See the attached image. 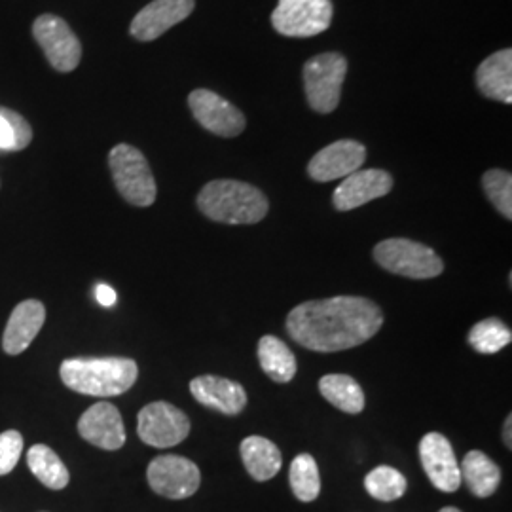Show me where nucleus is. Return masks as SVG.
I'll use <instances>...</instances> for the list:
<instances>
[{
  "mask_svg": "<svg viewBox=\"0 0 512 512\" xmlns=\"http://www.w3.org/2000/svg\"><path fill=\"white\" fill-rule=\"evenodd\" d=\"M384 325V311L363 296H332L296 306L287 315V332L296 344L317 353H334L368 342Z\"/></svg>",
  "mask_w": 512,
  "mask_h": 512,
  "instance_id": "1",
  "label": "nucleus"
},
{
  "mask_svg": "<svg viewBox=\"0 0 512 512\" xmlns=\"http://www.w3.org/2000/svg\"><path fill=\"white\" fill-rule=\"evenodd\" d=\"M59 376L80 395L118 397L137 382L139 368L128 357H74L61 363Z\"/></svg>",
  "mask_w": 512,
  "mask_h": 512,
  "instance_id": "2",
  "label": "nucleus"
},
{
  "mask_svg": "<svg viewBox=\"0 0 512 512\" xmlns=\"http://www.w3.org/2000/svg\"><path fill=\"white\" fill-rule=\"evenodd\" d=\"M198 207L207 219L222 224H256L268 215V198L253 184L219 179L205 184Z\"/></svg>",
  "mask_w": 512,
  "mask_h": 512,
  "instance_id": "3",
  "label": "nucleus"
},
{
  "mask_svg": "<svg viewBox=\"0 0 512 512\" xmlns=\"http://www.w3.org/2000/svg\"><path fill=\"white\" fill-rule=\"evenodd\" d=\"M110 173L120 196L137 207L156 202V181L147 158L131 145H116L109 154Z\"/></svg>",
  "mask_w": 512,
  "mask_h": 512,
  "instance_id": "4",
  "label": "nucleus"
},
{
  "mask_svg": "<svg viewBox=\"0 0 512 512\" xmlns=\"http://www.w3.org/2000/svg\"><path fill=\"white\" fill-rule=\"evenodd\" d=\"M374 260L391 274L408 279H433L444 272V262L431 247L412 239L393 238L374 247Z\"/></svg>",
  "mask_w": 512,
  "mask_h": 512,
  "instance_id": "5",
  "label": "nucleus"
},
{
  "mask_svg": "<svg viewBox=\"0 0 512 512\" xmlns=\"http://www.w3.org/2000/svg\"><path fill=\"white\" fill-rule=\"evenodd\" d=\"M346 74L348 59L344 55L327 52L311 57L304 65V88L311 109L321 114L336 110Z\"/></svg>",
  "mask_w": 512,
  "mask_h": 512,
  "instance_id": "6",
  "label": "nucleus"
},
{
  "mask_svg": "<svg viewBox=\"0 0 512 512\" xmlns=\"http://www.w3.org/2000/svg\"><path fill=\"white\" fill-rule=\"evenodd\" d=\"M332 14L330 0H279L272 25L283 37H315L329 29Z\"/></svg>",
  "mask_w": 512,
  "mask_h": 512,
  "instance_id": "7",
  "label": "nucleus"
},
{
  "mask_svg": "<svg viewBox=\"0 0 512 512\" xmlns=\"http://www.w3.org/2000/svg\"><path fill=\"white\" fill-rule=\"evenodd\" d=\"M33 37L50 65L59 73H71L82 59V44L65 19L42 14L33 23Z\"/></svg>",
  "mask_w": 512,
  "mask_h": 512,
  "instance_id": "8",
  "label": "nucleus"
},
{
  "mask_svg": "<svg viewBox=\"0 0 512 512\" xmlns=\"http://www.w3.org/2000/svg\"><path fill=\"white\" fill-rule=\"evenodd\" d=\"M137 435L148 446L171 448L190 435V420L177 406L156 401L139 412Z\"/></svg>",
  "mask_w": 512,
  "mask_h": 512,
  "instance_id": "9",
  "label": "nucleus"
},
{
  "mask_svg": "<svg viewBox=\"0 0 512 512\" xmlns=\"http://www.w3.org/2000/svg\"><path fill=\"white\" fill-rule=\"evenodd\" d=\"M150 488L167 499H186L198 492L202 473L198 465L183 456H158L147 469Z\"/></svg>",
  "mask_w": 512,
  "mask_h": 512,
  "instance_id": "10",
  "label": "nucleus"
},
{
  "mask_svg": "<svg viewBox=\"0 0 512 512\" xmlns=\"http://www.w3.org/2000/svg\"><path fill=\"white\" fill-rule=\"evenodd\" d=\"M188 105L198 124L213 135L238 137L247 126L243 112L211 90H194L188 95Z\"/></svg>",
  "mask_w": 512,
  "mask_h": 512,
  "instance_id": "11",
  "label": "nucleus"
},
{
  "mask_svg": "<svg viewBox=\"0 0 512 512\" xmlns=\"http://www.w3.org/2000/svg\"><path fill=\"white\" fill-rule=\"evenodd\" d=\"M420 459L423 471L431 484L444 492L454 494L461 484V471H459L456 452L440 433H427L420 442Z\"/></svg>",
  "mask_w": 512,
  "mask_h": 512,
  "instance_id": "12",
  "label": "nucleus"
},
{
  "mask_svg": "<svg viewBox=\"0 0 512 512\" xmlns=\"http://www.w3.org/2000/svg\"><path fill=\"white\" fill-rule=\"evenodd\" d=\"M366 147L359 141L344 139L336 141L329 147L319 150L310 164L308 175L317 183H330L338 179H346L351 173L359 171V167L365 164Z\"/></svg>",
  "mask_w": 512,
  "mask_h": 512,
  "instance_id": "13",
  "label": "nucleus"
},
{
  "mask_svg": "<svg viewBox=\"0 0 512 512\" xmlns=\"http://www.w3.org/2000/svg\"><path fill=\"white\" fill-rule=\"evenodd\" d=\"M80 437L101 450H120L126 444V427L114 404L95 403L78 420Z\"/></svg>",
  "mask_w": 512,
  "mask_h": 512,
  "instance_id": "14",
  "label": "nucleus"
},
{
  "mask_svg": "<svg viewBox=\"0 0 512 512\" xmlns=\"http://www.w3.org/2000/svg\"><path fill=\"white\" fill-rule=\"evenodd\" d=\"M194 8V0H154L133 18L129 33L141 42L156 40L188 18Z\"/></svg>",
  "mask_w": 512,
  "mask_h": 512,
  "instance_id": "15",
  "label": "nucleus"
},
{
  "mask_svg": "<svg viewBox=\"0 0 512 512\" xmlns=\"http://www.w3.org/2000/svg\"><path fill=\"white\" fill-rule=\"evenodd\" d=\"M393 188V177L384 169H361L351 173L334 190L332 203L338 211H353L368 202L384 198Z\"/></svg>",
  "mask_w": 512,
  "mask_h": 512,
  "instance_id": "16",
  "label": "nucleus"
},
{
  "mask_svg": "<svg viewBox=\"0 0 512 512\" xmlns=\"http://www.w3.org/2000/svg\"><path fill=\"white\" fill-rule=\"evenodd\" d=\"M190 393L198 403L226 416H238L247 406L243 385L220 376H198L190 382Z\"/></svg>",
  "mask_w": 512,
  "mask_h": 512,
  "instance_id": "17",
  "label": "nucleus"
},
{
  "mask_svg": "<svg viewBox=\"0 0 512 512\" xmlns=\"http://www.w3.org/2000/svg\"><path fill=\"white\" fill-rule=\"evenodd\" d=\"M46 308L38 300H25L18 304L4 330L2 348L8 355H19L33 344L38 332L44 327Z\"/></svg>",
  "mask_w": 512,
  "mask_h": 512,
  "instance_id": "18",
  "label": "nucleus"
},
{
  "mask_svg": "<svg viewBox=\"0 0 512 512\" xmlns=\"http://www.w3.org/2000/svg\"><path fill=\"white\" fill-rule=\"evenodd\" d=\"M476 86L482 95L499 101L512 103V50H501L486 57L476 69Z\"/></svg>",
  "mask_w": 512,
  "mask_h": 512,
  "instance_id": "19",
  "label": "nucleus"
},
{
  "mask_svg": "<svg viewBox=\"0 0 512 512\" xmlns=\"http://www.w3.org/2000/svg\"><path fill=\"white\" fill-rule=\"evenodd\" d=\"M239 452L247 473L258 482L272 480L281 471L283 458L272 440L256 437V435L247 437L241 442Z\"/></svg>",
  "mask_w": 512,
  "mask_h": 512,
  "instance_id": "20",
  "label": "nucleus"
},
{
  "mask_svg": "<svg viewBox=\"0 0 512 512\" xmlns=\"http://www.w3.org/2000/svg\"><path fill=\"white\" fill-rule=\"evenodd\" d=\"M461 480H465L469 492L486 499L494 495L501 482V469L494 459L488 458L484 452L473 450L461 461Z\"/></svg>",
  "mask_w": 512,
  "mask_h": 512,
  "instance_id": "21",
  "label": "nucleus"
},
{
  "mask_svg": "<svg viewBox=\"0 0 512 512\" xmlns=\"http://www.w3.org/2000/svg\"><path fill=\"white\" fill-rule=\"evenodd\" d=\"M258 363L277 382L287 384L296 376V357L289 346L277 336H262L258 342Z\"/></svg>",
  "mask_w": 512,
  "mask_h": 512,
  "instance_id": "22",
  "label": "nucleus"
},
{
  "mask_svg": "<svg viewBox=\"0 0 512 512\" xmlns=\"http://www.w3.org/2000/svg\"><path fill=\"white\" fill-rule=\"evenodd\" d=\"M319 391L332 406L346 414H361L365 410V391L351 376L327 374L319 380Z\"/></svg>",
  "mask_w": 512,
  "mask_h": 512,
  "instance_id": "23",
  "label": "nucleus"
},
{
  "mask_svg": "<svg viewBox=\"0 0 512 512\" xmlns=\"http://www.w3.org/2000/svg\"><path fill=\"white\" fill-rule=\"evenodd\" d=\"M27 465L31 473L50 490H63L71 480L65 463L46 444L31 446L27 452Z\"/></svg>",
  "mask_w": 512,
  "mask_h": 512,
  "instance_id": "24",
  "label": "nucleus"
},
{
  "mask_svg": "<svg viewBox=\"0 0 512 512\" xmlns=\"http://www.w3.org/2000/svg\"><path fill=\"white\" fill-rule=\"evenodd\" d=\"M289 482L293 488V494L302 503H311L319 497L321 492V478L317 461L310 454H300L293 459Z\"/></svg>",
  "mask_w": 512,
  "mask_h": 512,
  "instance_id": "25",
  "label": "nucleus"
},
{
  "mask_svg": "<svg viewBox=\"0 0 512 512\" xmlns=\"http://www.w3.org/2000/svg\"><path fill=\"white\" fill-rule=\"evenodd\" d=\"M512 342V332L501 319L490 317L480 323L469 332V344L478 353L494 355L497 351L507 348Z\"/></svg>",
  "mask_w": 512,
  "mask_h": 512,
  "instance_id": "26",
  "label": "nucleus"
},
{
  "mask_svg": "<svg viewBox=\"0 0 512 512\" xmlns=\"http://www.w3.org/2000/svg\"><path fill=\"white\" fill-rule=\"evenodd\" d=\"M365 488L368 495H372L374 499L391 503L406 494L408 482L403 473H399L397 469L380 465L365 476Z\"/></svg>",
  "mask_w": 512,
  "mask_h": 512,
  "instance_id": "27",
  "label": "nucleus"
},
{
  "mask_svg": "<svg viewBox=\"0 0 512 512\" xmlns=\"http://www.w3.org/2000/svg\"><path fill=\"white\" fill-rule=\"evenodd\" d=\"M33 141V129L16 110L0 107V152L25 150Z\"/></svg>",
  "mask_w": 512,
  "mask_h": 512,
  "instance_id": "28",
  "label": "nucleus"
},
{
  "mask_svg": "<svg viewBox=\"0 0 512 512\" xmlns=\"http://www.w3.org/2000/svg\"><path fill=\"white\" fill-rule=\"evenodd\" d=\"M486 198L507 220L512 219V175L505 169H490L482 177Z\"/></svg>",
  "mask_w": 512,
  "mask_h": 512,
  "instance_id": "29",
  "label": "nucleus"
},
{
  "mask_svg": "<svg viewBox=\"0 0 512 512\" xmlns=\"http://www.w3.org/2000/svg\"><path fill=\"white\" fill-rule=\"evenodd\" d=\"M23 452V437L18 431H4L0 435V476L16 469Z\"/></svg>",
  "mask_w": 512,
  "mask_h": 512,
  "instance_id": "30",
  "label": "nucleus"
},
{
  "mask_svg": "<svg viewBox=\"0 0 512 512\" xmlns=\"http://www.w3.org/2000/svg\"><path fill=\"white\" fill-rule=\"evenodd\" d=\"M95 298H97V302L103 308H112L116 304V291L109 287V285H105V283H99L95 287Z\"/></svg>",
  "mask_w": 512,
  "mask_h": 512,
  "instance_id": "31",
  "label": "nucleus"
},
{
  "mask_svg": "<svg viewBox=\"0 0 512 512\" xmlns=\"http://www.w3.org/2000/svg\"><path fill=\"white\" fill-rule=\"evenodd\" d=\"M512 416H507L505 425H503V440H505V446L511 450L512 448Z\"/></svg>",
  "mask_w": 512,
  "mask_h": 512,
  "instance_id": "32",
  "label": "nucleus"
},
{
  "mask_svg": "<svg viewBox=\"0 0 512 512\" xmlns=\"http://www.w3.org/2000/svg\"><path fill=\"white\" fill-rule=\"evenodd\" d=\"M439 512H461L456 507H444V509H440Z\"/></svg>",
  "mask_w": 512,
  "mask_h": 512,
  "instance_id": "33",
  "label": "nucleus"
}]
</instances>
